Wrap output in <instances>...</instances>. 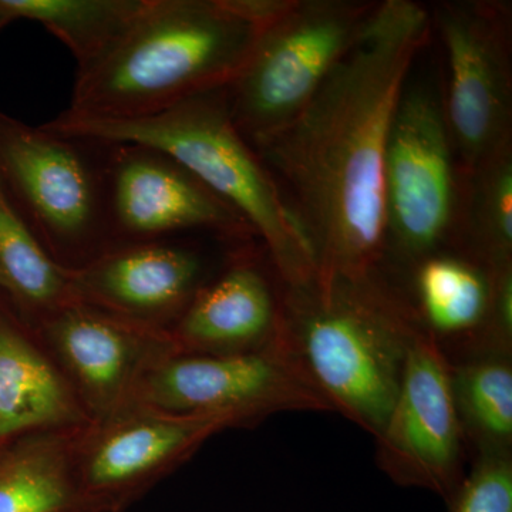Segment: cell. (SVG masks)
I'll use <instances>...</instances> for the list:
<instances>
[{"mask_svg":"<svg viewBox=\"0 0 512 512\" xmlns=\"http://www.w3.org/2000/svg\"><path fill=\"white\" fill-rule=\"evenodd\" d=\"M106 144L0 117V183L49 255L77 271L111 247Z\"/></svg>","mask_w":512,"mask_h":512,"instance_id":"cell-6","label":"cell"},{"mask_svg":"<svg viewBox=\"0 0 512 512\" xmlns=\"http://www.w3.org/2000/svg\"><path fill=\"white\" fill-rule=\"evenodd\" d=\"M144 0H0L9 20L45 26L69 47L83 67L97 59L124 32Z\"/></svg>","mask_w":512,"mask_h":512,"instance_id":"cell-22","label":"cell"},{"mask_svg":"<svg viewBox=\"0 0 512 512\" xmlns=\"http://www.w3.org/2000/svg\"><path fill=\"white\" fill-rule=\"evenodd\" d=\"M45 127L97 143L141 144L164 151L248 222L282 285L293 288L315 278L312 249L275 178L235 127L225 89L191 97L143 119H93L64 111Z\"/></svg>","mask_w":512,"mask_h":512,"instance_id":"cell-4","label":"cell"},{"mask_svg":"<svg viewBox=\"0 0 512 512\" xmlns=\"http://www.w3.org/2000/svg\"><path fill=\"white\" fill-rule=\"evenodd\" d=\"M466 177L458 205L464 255L488 271L512 265V144L487 158Z\"/></svg>","mask_w":512,"mask_h":512,"instance_id":"cell-21","label":"cell"},{"mask_svg":"<svg viewBox=\"0 0 512 512\" xmlns=\"http://www.w3.org/2000/svg\"><path fill=\"white\" fill-rule=\"evenodd\" d=\"M431 29L420 3L376 2L311 103L254 147L312 249L319 278L382 269L384 148Z\"/></svg>","mask_w":512,"mask_h":512,"instance_id":"cell-1","label":"cell"},{"mask_svg":"<svg viewBox=\"0 0 512 512\" xmlns=\"http://www.w3.org/2000/svg\"><path fill=\"white\" fill-rule=\"evenodd\" d=\"M414 309L447 357L461 355L477 335L491 296L490 271L464 254L441 251L412 269Z\"/></svg>","mask_w":512,"mask_h":512,"instance_id":"cell-17","label":"cell"},{"mask_svg":"<svg viewBox=\"0 0 512 512\" xmlns=\"http://www.w3.org/2000/svg\"><path fill=\"white\" fill-rule=\"evenodd\" d=\"M282 343L333 413L382 433L414 342L426 330L403 293L382 274L315 276L282 285Z\"/></svg>","mask_w":512,"mask_h":512,"instance_id":"cell-3","label":"cell"},{"mask_svg":"<svg viewBox=\"0 0 512 512\" xmlns=\"http://www.w3.org/2000/svg\"><path fill=\"white\" fill-rule=\"evenodd\" d=\"M32 330L92 420L128 406L144 376L180 353L170 332L80 301L57 309Z\"/></svg>","mask_w":512,"mask_h":512,"instance_id":"cell-13","label":"cell"},{"mask_svg":"<svg viewBox=\"0 0 512 512\" xmlns=\"http://www.w3.org/2000/svg\"><path fill=\"white\" fill-rule=\"evenodd\" d=\"M0 292L30 329L76 301L72 271L49 255L0 183Z\"/></svg>","mask_w":512,"mask_h":512,"instance_id":"cell-18","label":"cell"},{"mask_svg":"<svg viewBox=\"0 0 512 512\" xmlns=\"http://www.w3.org/2000/svg\"><path fill=\"white\" fill-rule=\"evenodd\" d=\"M375 6L366 0H282L225 89L232 121L252 147L305 110Z\"/></svg>","mask_w":512,"mask_h":512,"instance_id":"cell-5","label":"cell"},{"mask_svg":"<svg viewBox=\"0 0 512 512\" xmlns=\"http://www.w3.org/2000/svg\"><path fill=\"white\" fill-rule=\"evenodd\" d=\"M10 22L8 18H6L5 15H3L2 12H0V28H3V26L6 25V23Z\"/></svg>","mask_w":512,"mask_h":512,"instance_id":"cell-25","label":"cell"},{"mask_svg":"<svg viewBox=\"0 0 512 512\" xmlns=\"http://www.w3.org/2000/svg\"><path fill=\"white\" fill-rule=\"evenodd\" d=\"M376 461L393 483L439 495L447 503L467 473L468 448L450 384V360L429 332L414 342Z\"/></svg>","mask_w":512,"mask_h":512,"instance_id":"cell-12","label":"cell"},{"mask_svg":"<svg viewBox=\"0 0 512 512\" xmlns=\"http://www.w3.org/2000/svg\"><path fill=\"white\" fill-rule=\"evenodd\" d=\"M458 170L441 97L409 79L384 148V259L413 269L446 251L457 227Z\"/></svg>","mask_w":512,"mask_h":512,"instance_id":"cell-7","label":"cell"},{"mask_svg":"<svg viewBox=\"0 0 512 512\" xmlns=\"http://www.w3.org/2000/svg\"><path fill=\"white\" fill-rule=\"evenodd\" d=\"M282 0H144L124 32L77 69L69 113L156 116L227 89Z\"/></svg>","mask_w":512,"mask_h":512,"instance_id":"cell-2","label":"cell"},{"mask_svg":"<svg viewBox=\"0 0 512 512\" xmlns=\"http://www.w3.org/2000/svg\"><path fill=\"white\" fill-rule=\"evenodd\" d=\"M77 430L0 447V512H74L72 440Z\"/></svg>","mask_w":512,"mask_h":512,"instance_id":"cell-19","label":"cell"},{"mask_svg":"<svg viewBox=\"0 0 512 512\" xmlns=\"http://www.w3.org/2000/svg\"><path fill=\"white\" fill-rule=\"evenodd\" d=\"M131 403L171 416H212L234 429L282 412H332L282 339L231 355L175 353L144 376Z\"/></svg>","mask_w":512,"mask_h":512,"instance_id":"cell-8","label":"cell"},{"mask_svg":"<svg viewBox=\"0 0 512 512\" xmlns=\"http://www.w3.org/2000/svg\"><path fill=\"white\" fill-rule=\"evenodd\" d=\"M234 429L212 416H171L130 403L74 433V512H124L211 437Z\"/></svg>","mask_w":512,"mask_h":512,"instance_id":"cell-10","label":"cell"},{"mask_svg":"<svg viewBox=\"0 0 512 512\" xmlns=\"http://www.w3.org/2000/svg\"><path fill=\"white\" fill-rule=\"evenodd\" d=\"M200 249L180 238L113 245L72 271L76 301L170 332L208 281Z\"/></svg>","mask_w":512,"mask_h":512,"instance_id":"cell-14","label":"cell"},{"mask_svg":"<svg viewBox=\"0 0 512 512\" xmlns=\"http://www.w3.org/2000/svg\"><path fill=\"white\" fill-rule=\"evenodd\" d=\"M447 512H512V454L474 456Z\"/></svg>","mask_w":512,"mask_h":512,"instance_id":"cell-23","label":"cell"},{"mask_svg":"<svg viewBox=\"0 0 512 512\" xmlns=\"http://www.w3.org/2000/svg\"><path fill=\"white\" fill-rule=\"evenodd\" d=\"M282 326L281 282L254 255L238 251L195 293L170 335L185 355H231L275 345Z\"/></svg>","mask_w":512,"mask_h":512,"instance_id":"cell-15","label":"cell"},{"mask_svg":"<svg viewBox=\"0 0 512 512\" xmlns=\"http://www.w3.org/2000/svg\"><path fill=\"white\" fill-rule=\"evenodd\" d=\"M430 16L446 56L444 114L458 168L467 174L512 144L510 8L451 0L437 3Z\"/></svg>","mask_w":512,"mask_h":512,"instance_id":"cell-9","label":"cell"},{"mask_svg":"<svg viewBox=\"0 0 512 512\" xmlns=\"http://www.w3.org/2000/svg\"><path fill=\"white\" fill-rule=\"evenodd\" d=\"M491 296L477 335L460 356H512V265L490 271ZM453 359V357H451Z\"/></svg>","mask_w":512,"mask_h":512,"instance_id":"cell-24","label":"cell"},{"mask_svg":"<svg viewBox=\"0 0 512 512\" xmlns=\"http://www.w3.org/2000/svg\"><path fill=\"white\" fill-rule=\"evenodd\" d=\"M104 202L111 247L208 232L255 237L248 222L173 157L141 144H106Z\"/></svg>","mask_w":512,"mask_h":512,"instance_id":"cell-11","label":"cell"},{"mask_svg":"<svg viewBox=\"0 0 512 512\" xmlns=\"http://www.w3.org/2000/svg\"><path fill=\"white\" fill-rule=\"evenodd\" d=\"M448 360L468 451L474 456L512 454V356L484 353Z\"/></svg>","mask_w":512,"mask_h":512,"instance_id":"cell-20","label":"cell"},{"mask_svg":"<svg viewBox=\"0 0 512 512\" xmlns=\"http://www.w3.org/2000/svg\"><path fill=\"white\" fill-rule=\"evenodd\" d=\"M90 421L36 333L0 306V447Z\"/></svg>","mask_w":512,"mask_h":512,"instance_id":"cell-16","label":"cell"}]
</instances>
